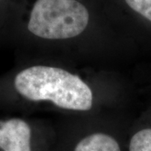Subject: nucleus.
<instances>
[{"label": "nucleus", "mask_w": 151, "mask_h": 151, "mask_svg": "<svg viewBox=\"0 0 151 151\" xmlns=\"http://www.w3.org/2000/svg\"><path fill=\"white\" fill-rule=\"evenodd\" d=\"M19 93L31 101H50L57 107L88 111L92 106L90 87L77 76L45 65H35L20 71L14 79Z\"/></svg>", "instance_id": "f257e3e1"}, {"label": "nucleus", "mask_w": 151, "mask_h": 151, "mask_svg": "<svg viewBox=\"0 0 151 151\" xmlns=\"http://www.w3.org/2000/svg\"><path fill=\"white\" fill-rule=\"evenodd\" d=\"M89 21L86 7L76 0H37L28 29L38 37L64 40L79 35Z\"/></svg>", "instance_id": "f03ea898"}, {"label": "nucleus", "mask_w": 151, "mask_h": 151, "mask_svg": "<svg viewBox=\"0 0 151 151\" xmlns=\"http://www.w3.org/2000/svg\"><path fill=\"white\" fill-rule=\"evenodd\" d=\"M0 150L32 151L31 129L24 120L12 119L0 124Z\"/></svg>", "instance_id": "7ed1b4c3"}, {"label": "nucleus", "mask_w": 151, "mask_h": 151, "mask_svg": "<svg viewBox=\"0 0 151 151\" xmlns=\"http://www.w3.org/2000/svg\"><path fill=\"white\" fill-rule=\"evenodd\" d=\"M74 151H121L117 140L105 134H93L81 139Z\"/></svg>", "instance_id": "20e7f679"}, {"label": "nucleus", "mask_w": 151, "mask_h": 151, "mask_svg": "<svg viewBox=\"0 0 151 151\" xmlns=\"http://www.w3.org/2000/svg\"><path fill=\"white\" fill-rule=\"evenodd\" d=\"M129 151H151V127H145L132 136Z\"/></svg>", "instance_id": "39448f33"}, {"label": "nucleus", "mask_w": 151, "mask_h": 151, "mask_svg": "<svg viewBox=\"0 0 151 151\" xmlns=\"http://www.w3.org/2000/svg\"><path fill=\"white\" fill-rule=\"evenodd\" d=\"M130 8L151 22V0H125Z\"/></svg>", "instance_id": "423d86ee"}]
</instances>
